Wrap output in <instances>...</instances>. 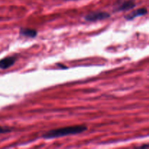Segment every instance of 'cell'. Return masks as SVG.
<instances>
[{
	"mask_svg": "<svg viewBox=\"0 0 149 149\" xmlns=\"http://www.w3.org/2000/svg\"><path fill=\"white\" fill-rule=\"evenodd\" d=\"M87 130V127L85 125H74V126L65 127L51 130L47 131L45 134H43L42 137L45 139H52V138H61V137L82 133Z\"/></svg>",
	"mask_w": 149,
	"mask_h": 149,
	"instance_id": "obj_1",
	"label": "cell"
},
{
	"mask_svg": "<svg viewBox=\"0 0 149 149\" xmlns=\"http://www.w3.org/2000/svg\"><path fill=\"white\" fill-rule=\"evenodd\" d=\"M110 14L109 13H107V12H93V13L87 15L84 17V19H85V20H87L88 22H94L97 21V20H105V19H107L109 17H110Z\"/></svg>",
	"mask_w": 149,
	"mask_h": 149,
	"instance_id": "obj_2",
	"label": "cell"
},
{
	"mask_svg": "<svg viewBox=\"0 0 149 149\" xmlns=\"http://www.w3.org/2000/svg\"><path fill=\"white\" fill-rule=\"evenodd\" d=\"M16 61V57L10 56L0 60V68L6 69L14 65Z\"/></svg>",
	"mask_w": 149,
	"mask_h": 149,
	"instance_id": "obj_3",
	"label": "cell"
},
{
	"mask_svg": "<svg viewBox=\"0 0 149 149\" xmlns=\"http://www.w3.org/2000/svg\"><path fill=\"white\" fill-rule=\"evenodd\" d=\"M147 13V10L146 8H140L138 10H134L132 13H130V14H128L126 16V19H127L128 20H131L135 19V17H139V16L144 15Z\"/></svg>",
	"mask_w": 149,
	"mask_h": 149,
	"instance_id": "obj_4",
	"label": "cell"
},
{
	"mask_svg": "<svg viewBox=\"0 0 149 149\" xmlns=\"http://www.w3.org/2000/svg\"><path fill=\"white\" fill-rule=\"evenodd\" d=\"M135 7V3L133 0H127L122 2L119 7L116 8L117 11H124V10H130Z\"/></svg>",
	"mask_w": 149,
	"mask_h": 149,
	"instance_id": "obj_5",
	"label": "cell"
},
{
	"mask_svg": "<svg viewBox=\"0 0 149 149\" xmlns=\"http://www.w3.org/2000/svg\"><path fill=\"white\" fill-rule=\"evenodd\" d=\"M20 33L21 35H23V36H27V37L34 38L37 35V31L36 30H34V29H23L22 28L20 30Z\"/></svg>",
	"mask_w": 149,
	"mask_h": 149,
	"instance_id": "obj_6",
	"label": "cell"
},
{
	"mask_svg": "<svg viewBox=\"0 0 149 149\" xmlns=\"http://www.w3.org/2000/svg\"><path fill=\"white\" fill-rule=\"evenodd\" d=\"M12 131V129L7 127H1L0 126V134L2 133H7V132H10Z\"/></svg>",
	"mask_w": 149,
	"mask_h": 149,
	"instance_id": "obj_7",
	"label": "cell"
},
{
	"mask_svg": "<svg viewBox=\"0 0 149 149\" xmlns=\"http://www.w3.org/2000/svg\"><path fill=\"white\" fill-rule=\"evenodd\" d=\"M141 148H149V143L148 144H145V145H143L141 146H140Z\"/></svg>",
	"mask_w": 149,
	"mask_h": 149,
	"instance_id": "obj_8",
	"label": "cell"
}]
</instances>
